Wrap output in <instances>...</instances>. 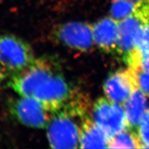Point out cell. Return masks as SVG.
<instances>
[{
    "instance_id": "4fadbf2b",
    "label": "cell",
    "mask_w": 149,
    "mask_h": 149,
    "mask_svg": "<svg viewBox=\"0 0 149 149\" xmlns=\"http://www.w3.org/2000/svg\"><path fill=\"white\" fill-rule=\"evenodd\" d=\"M109 148H140L141 145L137 132L127 128L110 139Z\"/></svg>"
},
{
    "instance_id": "5b68a950",
    "label": "cell",
    "mask_w": 149,
    "mask_h": 149,
    "mask_svg": "<svg viewBox=\"0 0 149 149\" xmlns=\"http://www.w3.org/2000/svg\"><path fill=\"white\" fill-rule=\"evenodd\" d=\"M54 70L48 61L35 59L25 69L12 74L9 85L19 96L32 97L39 84Z\"/></svg>"
},
{
    "instance_id": "7a4b0ae2",
    "label": "cell",
    "mask_w": 149,
    "mask_h": 149,
    "mask_svg": "<svg viewBox=\"0 0 149 149\" xmlns=\"http://www.w3.org/2000/svg\"><path fill=\"white\" fill-rule=\"evenodd\" d=\"M35 60L32 48L25 41L13 35H0V64L8 73L20 72Z\"/></svg>"
},
{
    "instance_id": "ba28073f",
    "label": "cell",
    "mask_w": 149,
    "mask_h": 149,
    "mask_svg": "<svg viewBox=\"0 0 149 149\" xmlns=\"http://www.w3.org/2000/svg\"><path fill=\"white\" fill-rule=\"evenodd\" d=\"M137 87L133 70L129 68L111 74L104 83V91L109 100L123 105Z\"/></svg>"
},
{
    "instance_id": "e0dca14e",
    "label": "cell",
    "mask_w": 149,
    "mask_h": 149,
    "mask_svg": "<svg viewBox=\"0 0 149 149\" xmlns=\"http://www.w3.org/2000/svg\"><path fill=\"white\" fill-rule=\"evenodd\" d=\"M132 70L135 74L138 88L149 96V70L141 69Z\"/></svg>"
},
{
    "instance_id": "277c9868",
    "label": "cell",
    "mask_w": 149,
    "mask_h": 149,
    "mask_svg": "<svg viewBox=\"0 0 149 149\" xmlns=\"http://www.w3.org/2000/svg\"><path fill=\"white\" fill-rule=\"evenodd\" d=\"M92 119L110 139L128 128L124 106L108 98L101 97L95 102Z\"/></svg>"
},
{
    "instance_id": "5bb4252c",
    "label": "cell",
    "mask_w": 149,
    "mask_h": 149,
    "mask_svg": "<svg viewBox=\"0 0 149 149\" xmlns=\"http://www.w3.org/2000/svg\"><path fill=\"white\" fill-rule=\"evenodd\" d=\"M135 3L133 0H113L111 6V16L120 22L133 13Z\"/></svg>"
},
{
    "instance_id": "8992f818",
    "label": "cell",
    "mask_w": 149,
    "mask_h": 149,
    "mask_svg": "<svg viewBox=\"0 0 149 149\" xmlns=\"http://www.w3.org/2000/svg\"><path fill=\"white\" fill-rule=\"evenodd\" d=\"M10 111L24 125L35 128L47 127L53 113L33 97H22L11 102Z\"/></svg>"
},
{
    "instance_id": "30bf717a",
    "label": "cell",
    "mask_w": 149,
    "mask_h": 149,
    "mask_svg": "<svg viewBox=\"0 0 149 149\" xmlns=\"http://www.w3.org/2000/svg\"><path fill=\"white\" fill-rule=\"evenodd\" d=\"M95 44L104 52L116 53L118 40L119 22L111 17H105L93 26Z\"/></svg>"
},
{
    "instance_id": "9c48e42d",
    "label": "cell",
    "mask_w": 149,
    "mask_h": 149,
    "mask_svg": "<svg viewBox=\"0 0 149 149\" xmlns=\"http://www.w3.org/2000/svg\"><path fill=\"white\" fill-rule=\"evenodd\" d=\"M143 24V22L133 13L119 22L116 53L126 63L135 51L136 38Z\"/></svg>"
},
{
    "instance_id": "3957f363",
    "label": "cell",
    "mask_w": 149,
    "mask_h": 149,
    "mask_svg": "<svg viewBox=\"0 0 149 149\" xmlns=\"http://www.w3.org/2000/svg\"><path fill=\"white\" fill-rule=\"evenodd\" d=\"M66 80L55 70L39 84L33 93L35 98L46 109L53 113L62 108L72 97Z\"/></svg>"
},
{
    "instance_id": "d6986e66",
    "label": "cell",
    "mask_w": 149,
    "mask_h": 149,
    "mask_svg": "<svg viewBox=\"0 0 149 149\" xmlns=\"http://www.w3.org/2000/svg\"><path fill=\"white\" fill-rule=\"evenodd\" d=\"M135 3H149V0H133Z\"/></svg>"
},
{
    "instance_id": "8fae6325",
    "label": "cell",
    "mask_w": 149,
    "mask_h": 149,
    "mask_svg": "<svg viewBox=\"0 0 149 149\" xmlns=\"http://www.w3.org/2000/svg\"><path fill=\"white\" fill-rule=\"evenodd\" d=\"M110 139L105 132L99 127L92 118L87 116L81 125L79 148H109Z\"/></svg>"
},
{
    "instance_id": "2e32d148",
    "label": "cell",
    "mask_w": 149,
    "mask_h": 149,
    "mask_svg": "<svg viewBox=\"0 0 149 149\" xmlns=\"http://www.w3.org/2000/svg\"><path fill=\"white\" fill-rule=\"evenodd\" d=\"M137 134L140 139L141 148H149V110L146 112L139 124Z\"/></svg>"
},
{
    "instance_id": "9a60e30c",
    "label": "cell",
    "mask_w": 149,
    "mask_h": 149,
    "mask_svg": "<svg viewBox=\"0 0 149 149\" xmlns=\"http://www.w3.org/2000/svg\"><path fill=\"white\" fill-rule=\"evenodd\" d=\"M148 49H149V24H144L137 34L135 49L133 53H141Z\"/></svg>"
},
{
    "instance_id": "52a82bcc",
    "label": "cell",
    "mask_w": 149,
    "mask_h": 149,
    "mask_svg": "<svg viewBox=\"0 0 149 149\" xmlns=\"http://www.w3.org/2000/svg\"><path fill=\"white\" fill-rule=\"evenodd\" d=\"M56 36L63 44L75 51H88L95 44L93 26L85 22L63 24L56 31Z\"/></svg>"
},
{
    "instance_id": "7c38bea8",
    "label": "cell",
    "mask_w": 149,
    "mask_h": 149,
    "mask_svg": "<svg viewBox=\"0 0 149 149\" xmlns=\"http://www.w3.org/2000/svg\"><path fill=\"white\" fill-rule=\"evenodd\" d=\"M123 106L125 110L128 128L137 133V128L146 112L147 102L145 93L137 87Z\"/></svg>"
},
{
    "instance_id": "6da1fadb",
    "label": "cell",
    "mask_w": 149,
    "mask_h": 149,
    "mask_svg": "<svg viewBox=\"0 0 149 149\" xmlns=\"http://www.w3.org/2000/svg\"><path fill=\"white\" fill-rule=\"evenodd\" d=\"M88 115L84 102L72 97L60 110L53 113L47 126V138L53 148H76L79 146L83 120Z\"/></svg>"
},
{
    "instance_id": "ac0fdd59",
    "label": "cell",
    "mask_w": 149,
    "mask_h": 149,
    "mask_svg": "<svg viewBox=\"0 0 149 149\" xmlns=\"http://www.w3.org/2000/svg\"><path fill=\"white\" fill-rule=\"evenodd\" d=\"M7 73H8V72L6 71V70L0 64V83L5 79Z\"/></svg>"
}]
</instances>
